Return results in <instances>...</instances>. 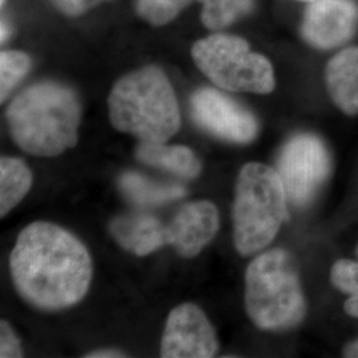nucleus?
<instances>
[{"label": "nucleus", "instance_id": "f257e3e1", "mask_svg": "<svg viewBox=\"0 0 358 358\" xmlns=\"http://www.w3.org/2000/svg\"><path fill=\"white\" fill-rule=\"evenodd\" d=\"M10 268L19 294L44 310L81 301L93 273L87 247L69 231L47 222L32 223L19 234Z\"/></svg>", "mask_w": 358, "mask_h": 358}, {"label": "nucleus", "instance_id": "f03ea898", "mask_svg": "<svg viewBox=\"0 0 358 358\" xmlns=\"http://www.w3.org/2000/svg\"><path fill=\"white\" fill-rule=\"evenodd\" d=\"M80 103L75 92L44 81L20 92L7 109L15 143L36 157H56L76 146Z\"/></svg>", "mask_w": 358, "mask_h": 358}, {"label": "nucleus", "instance_id": "7ed1b4c3", "mask_svg": "<svg viewBox=\"0 0 358 358\" xmlns=\"http://www.w3.org/2000/svg\"><path fill=\"white\" fill-rule=\"evenodd\" d=\"M110 124L141 142H166L180 128V113L166 75L149 65L121 77L109 96Z\"/></svg>", "mask_w": 358, "mask_h": 358}, {"label": "nucleus", "instance_id": "20e7f679", "mask_svg": "<svg viewBox=\"0 0 358 358\" xmlns=\"http://www.w3.org/2000/svg\"><path fill=\"white\" fill-rule=\"evenodd\" d=\"M287 194L278 170L247 164L239 173L234 202V242L239 254L267 247L288 217Z\"/></svg>", "mask_w": 358, "mask_h": 358}, {"label": "nucleus", "instance_id": "39448f33", "mask_svg": "<svg viewBox=\"0 0 358 358\" xmlns=\"http://www.w3.org/2000/svg\"><path fill=\"white\" fill-rule=\"evenodd\" d=\"M245 308L264 331H284L303 320L306 300L291 256L271 250L255 257L245 272Z\"/></svg>", "mask_w": 358, "mask_h": 358}, {"label": "nucleus", "instance_id": "423d86ee", "mask_svg": "<svg viewBox=\"0 0 358 358\" xmlns=\"http://www.w3.org/2000/svg\"><path fill=\"white\" fill-rule=\"evenodd\" d=\"M192 55L196 66L222 90L266 94L275 88L272 64L242 38L214 34L196 41Z\"/></svg>", "mask_w": 358, "mask_h": 358}, {"label": "nucleus", "instance_id": "0eeeda50", "mask_svg": "<svg viewBox=\"0 0 358 358\" xmlns=\"http://www.w3.org/2000/svg\"><path fill=\"white\" fill-rule=\"evenodd\" d=\"M331 170L329 154L324 143L312 134H300L287 142L278 159L289 203L306 206L320 189Z\"/></svg>", "mask_w": 358, "mask_h": 358}, {"label": "nucleus", "instance_id": "6e6552de", "mask_svg": "<svg viewBox=\"0 0 358 358\" xmlns=\"http://www.w3.org/2000/svg\"><path fill=\"white\" fill-rule=\"evenodd\" d=\"M192 113L195 122L224 141L248 143L257 136L255 117L219 90L203 88L194 93Z\"/></svg>", "mask_w": 358, "mask_h": 358}, {"label": "nucleus", "instance_id": "1a4fd4ad", "mask_svg": "<svg viewBox=\"0 0 358 358\" xmlns=\"http://www.w3.org/2000/svg\"><path fill=\"white\" fill-rule=\"evenodd\" d=\"M217 348L215 331L201 308L186 303L170 312L161 343L162 357H214Z\"/></svg>", "mask_w": 358, "mask_h": 358}, {"label": "nucleus", "instance_id": "9d476101", "mask_svg": "<svg viewBox=\"0 0 358 358\" xmlns=\"http://www.w3.org/2000/svg\"><path fill=\"white\" fill-rule=\"evenodd\" d=\"M357 16V8L350 0L310 1L304 13L301 35L315 48L340 47L353 36Z\"/></svg>", "mask_w": 358, "mask_h": 358}, {"label": "nucleus", "instance_id": "9b49d317", "mask_svg": "<svg viewBox=\"0 0 358 358\" xmlns=\"http://www.w3.org/2000/svg\"><path fill=\"white\" fill-rule=\"evenodd\" d=\"M219 230V213L207 201L190 202L179 208L166 226V242L179 255H198Z\"/></svg>", "mask_w": 358, "mask_h": 358}, {"label": "nucleus", "instance_id": "f8f14e48", "mask_svg": "<svg viewBox=\"0 0 358 358\" xmlns=\"http://www.w3.org/2000/svg\"><path fill=\"white\" fill-rule=\"evenodd\" d=\"M110 232L121 247L134 255L145 256L166 245V226L149 214L115 217Z\"/></svg>", "mask_w": 358, "mask_h": 358}, {"label": "nucleus", "instance_id": "ddd939ff", "mask_svg": "<svg viewBox=\"0 0 358 358\" xmlns=\"http://www.w3.org/2000/svg\"><path fill=\"white\" fill-rule=\"evenodd\" d=\"M325 78L334 103L346 115H357L358 47L337 53L327 65Z\"/></svg>", "mask_w": 358, "mask_h": 358}, {"label": "nucleus", "instance_id": "4468645a", "mask_svg": "<svg viewBox=\"0 0 358 358\" xmlns=\"http://www.w3.org/2000/svg\"><path fill=\"white\" fill-rule=\"evenodd\" d=\"M136 158L149 166L167 170L180 178L194 179L201 174L202 164L192 149L165 142H141L136 148Z\"/></svg>", "mask_w": 358, "mask_h": 358}, {"label": "nucleus", "instance_id": "2eb2a0df", "mask_svg": "<svg viewBox=\"0 0 358 358\" xmlns=\"http://www.w3.org/2000/svg\"><path fill=\"white\" fill-rule=\"evenodd\" d=\"M120 189L129 201L138 206H159L178 201L186 195L180 185L154 182L138 173H125L120 178Z\"/></svg>", "mask_w": 358, "mask_h": 358}, {"label": "nucleus", "instance_id": "dca6fc26", "mask_svg": "<svg viewBox=\"0 0 358 358\" xmlns=\"http://www.w3.org/2000/svg\"><path fill=\"white\" fill-rule=\"evenodd\" d=\"M32 173L22 159L3 157L0 159V217H4L29 192Z\"/></svg>", "mask_w": 358, "mask_h": 358}, {"label": "nucleus", "instance_id": "f3484780", "mask_svg": "<svg viewBox=\"0 0 358 358\" xmlns=\"http://www.w3.org/2000/svg\"><path fill=\"white\" fill-rule=\"evenodd\" d=\"M202 22L210 29H222L251 13L254 0H199Z\"/></svg>", "mask_w": 358, "mask_h": 358}, {"label": "nucleus", "instance_id": "a211bd4d", "mask_svg": "<svg viewBox=\"0 0 358 358\" xmlns=\"http://www.w3.org/2000/svg\"><path fill=\"white\" fill-rule=\"evenodd\" d=\"M31 60L26 53L4 51L0 53V101L4 103L13 88L26 76Z\"/></svg>", "mask_w": 358, "mask_h": 358}, {"label": "nucleus", "instance_id": "6ab92c4d", "mask_svg": "<svg viewBox=\"0 0 358 358\" xmlns=\"http://www.w3.org/2000/svg\"><path fill=\"white\" fill-rule=\"evenodd\" d=\"M332 282L344 294H349L345 301L348 315L358 317V263L352 260H338L332 268Z\"/></svg>", "mask_w": 358, "mask_h": 358}, {"label": "nucleus", "instance_id": "aec40b11", "mask_svg": "<svg viewBox=\"0 0 358 358\" xmlns=\"http://www.w3.org/2000/svg\"><path fill=\"white\" fill-rule=\"evenodd\" d=\"M190 3L192 0H136V8L150 24L164 26Z\"/></svg>", "mask_w": 358, "mask_h": 358}, {"label": "nucleus", "instance_id": "412c9836", "mask_svg": "<svg viewBox=\"0 0 358 358\" xmlns=\"http://www.w3.org/2000/svg\"><path fill=\"white\" fill-rule=\"evenodd\" d=\"M23 356V349L19 338L13 332L8 321L0 322V357L19 358Z\"/></svg>", "mask_w": 358, "mask_h": 358}, {"label": "nucleus", "instance_id": "4be33fe9", "mask_svg": "<svg viewBox=\"0 0 358 358\" xmlns=\"http://www.w3.org/2000/svg\"><path fill=\"white\" fill-rule=\"evenodd\" d=\"M105 0H52L55 7L68 16H78L99 6Z\"/></svg>", "mask_w": 358, "mask_h": 358}, {"label": "nucleus", "instance_id": "5701e85b", "mask_svg": "<svg viewBox=\"0 0 358 358\" xmlns=\"http://www.w3.org/2000/svg\"><path fill=\"white\" fill-rule=\"evenodd\" d=\"M85 357L88 358H115L125 357L124 353L118 350H112V349H103V350H97V352H90Z\"/></svg>", "mask_w": 358, "mask_h": 358}, {"label": "nucleus", "instance_id": "b1692460", "mask_svg": "<svg viewBox=\"0 0 358 358\" xmlns=\"http://www.w3.org/2000/svg\"><path fill=\"white\" fill-rule=\"evenodd\" d=\"M345 356L346 357L358 358V340L352 343L350 345L346 346Z\"/></svg>", "mask_w": 358, "mask_h": 358}, {"label": "nucleus", "instance_id": "393cba45", "mask_svg": "<svg viewBox=\"0 0 358 358\" xmlns=\"http://www.w3.org/2000/svg\"><path fill=\"white\" fill-rule=\"evenodd\" d=\"M8 36V27L4 23V20L1 22V41H4Z\"/></svg>", "mask_w": 358, "mask_h": 358}, {"label": "nucleus", "instance_id": "a878e982", "mask_svg": "<svg viewBox=\"0 0 358 358\" xmlns=\"http://www.w3.org/2000/svg\"><path fill=\"white\" fill-rule=\"evenodd\" d=\"M301 1H308V3H310V1H315V0H301Z\"/></svg>", "mask_w": 358, "mask_h": 358}, {"label": "nucleus", "instance_id": "bb28decb", "mask_svg": "<svg viewBox=\"0 0 358 358\" xmlns=\"http://www.w3.org/2000/svg\"><path fill=\"white\" fill-rule=\"evenodd\" d=\"M1 4H4V0H1Z\"/></svg>", "mask_w": 358, "mask_h": 358}, {"label": "nucleus", "instance_id": "cd10ccee", "mask_svg": "<svg viewBox=\"0 0 358 358\" xmlns=\"http://www.w3.org/2000/svg\"><path fill=\"white\" fill-rule=\"evenodd\" d=\"M357 255H358V247H357Z\"/></svg>", "mask_w": 358, "mask_h": 358}]
</instances>
